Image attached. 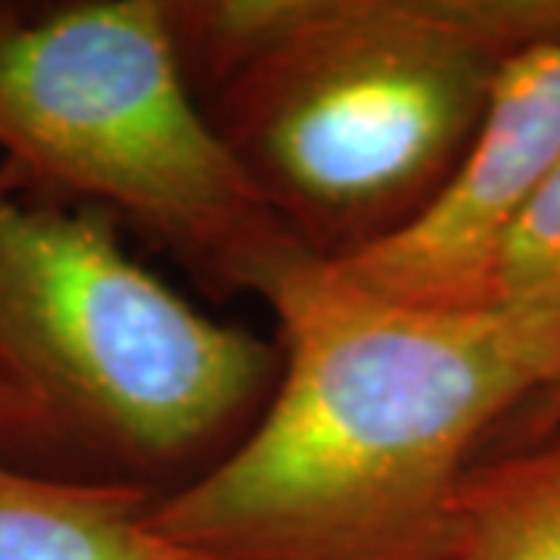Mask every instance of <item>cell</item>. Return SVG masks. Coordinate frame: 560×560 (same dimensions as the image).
I'll return each mask as SVG.
<instances>
[{
	"mask_svg": "<svg viewBox=\"0 0 560 560\" xmlns=\"http://www.w3.org/2000/svg\"><path fill=\"white\" fill-rule=\"evenodd\" d=\"M0 436H44V418L35 401L0 377Z\"/></svg>",
	"mask_w": 560,
	"mask_h": 560,
	"instance_id": "obj_10",
	"label": "cell"
},
{
	"mask_svg": "<svg viewBox=\"0 0 560 560\" xmlns=\"http://www.w3.org/2000/svg\"><path fill=\"white\" fill-rule=\"evenodd\" d=\"M560 418V383L558 386H551V389H545L539 393L536 399H529L523 405L517 415H511V418L501 423V430L492 436V442H504V440H521V436H529V433H536L541 430L545 423H551V420ZM489 442V445H492Z\"/></svg>",
	"mask_w": 560,
	"mask_h": 560,
	"instance_id": "obj_9",
	"label": "cell"
},
{
	"mask_svg": "<svg viewBox=\"0 0 560 560\" xmlns=\"http://www.w3.org/2000/svg\"><path fill=\"white\" fill-rule=\"evenodd\" d=\"M548 300H560V168L523 212L495 268V305Z\"/></svg>",
	"mask_w": 560,
	"mask_h": 560,
	"instance_id": "obj_8",
	"label": "cell"
},
{
	"mask_svg": "<svg viewBox=\"0 0 560 560\" xmlns=\"http://www.w3.org/2000/svg\"><path fill=\"white\" fill-rule=\"evenodd\" d=\"M261 302L275 389L150 521L206 560H433L458 482L560 383V300L423 312L302 256Z\"/></svg>",
	"mask_w": 560,
	"mask_h": 560,
	"instance_id": "obj_1",
	"label": "cell"
},
{
	"mask_svg": "<svg viewBox=\"0 0 560 560\" xmlns=\"http://www.w3.org/2000/svg\"><path fill=\"white\" fill-rule=\"evenodd\" d=\"M0 172H3V162H0Z\"/></svg>",
	"mask_w": 560,
	"mask_h": 560,
	"instance_id": "obj_11",
	"label": "cell"
},
{
	"mask_svg": "<svg viewBox=\"0 0 560 560\" xmlns=\"http://www.w3.org/2000/svg\"><path fill=\"white\" fill-rule=\"evenodd\" d=\"M206 116L290 234L349 261L401 234L470 150L560 0H168Z\"/></svg>",
	"mask_w": 560,
	"mask_h": 560,
	"instance_id": "obj_2",
	"label": "cell"
},
{
	"mask_svg": "<svg viewBox=\"0 0 560 560\" xmlns=\"http://www.w3.org/2000/svg\"><path fill=\"white\" fill-rule=\"evenodd\" d=\"M156 501L131 480H60L0 460V560H206L153 526Z\"/></svg>",
	"mask_w": 560,
	"mask_h": 560,
	"instance_id": "obj_6",
	"label": "cell"
},
{
	"mask_svg": "<svg viewBox=\"0 0 560 560\" xmlns=\"http://www.w3.org/2000/svg\"><path fill=\"white\" fill-rule=\"evenodd\" d=\"M433 560H560V418L482 448Z\"/></svg>",
	"mask_w": 560,
	"mask_h": 560,
	"instance_id": "obj_7",
	"label": "cell"
},
{
	"mask_svg": "<svg viewBox=\"0 0 560 560\" xmlns=\"http://www.w3.org/2000/svg\"><path fill=\"white\" fill-rule=\"evenodd\" d=\"M0 162L221 290L261 300L312 256L206 116L168 0H0Z\"/></svg>",
	"mask_w": 560,
	"mask_h": 560,
	"instance_id": "obj_3",
	"label": "cell"
},
{
	"mask_svg": "<svg viewBox=\"0 0 560 560\" xmlns=\"http://www.w3.org/2000/svg\"><path fill=\"white\" fill-rule=\"evenodd\" d=\"M560 168V38L508 62L470 150L418 221L355 259L359 287L423 312L495 308L501 249Z\"/></svg>",
	"mask_w": 560,
	"mask_h": 560,
	"instance_id": "obj_5",
	"label": "cell"
},
{
	"mask_svg": "<svg viewBox=\"0 0 560 560\" xmlns=\"http://www.w3.org/2000/svg\"><path fill=\"white\" fill-rule=\"evenodd\" d=\"M0 172V377L66 436L160 492L241 440L280 349L209 318L121 246L94 209L22 197ZM180 482V486H184Z\"/></svg>",
	"mask_w": 560,
	"mask_h": 560,
	"instance_id": "obj_4",
	"label": "cell"
}]
</instances>
